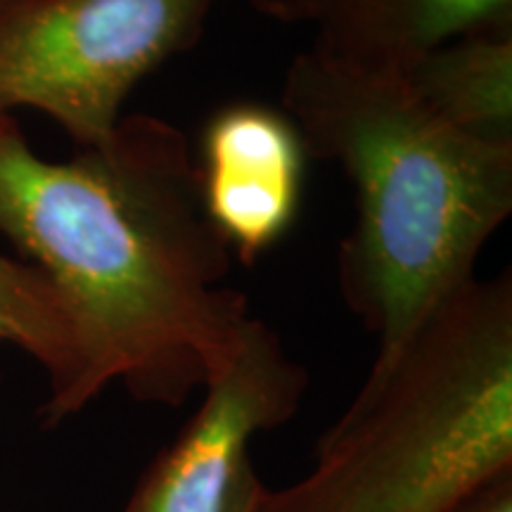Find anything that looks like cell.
<instances>
[{
    "label": "cell",
    "mask_w": 512,
    "mask_h": 512,
    "mask_svg": "<svg viewBox=\"0 0 512 512\" xmlns=\"http://www.w3.org/2000/svg\"><path fill=\"white\" fill-rule=\"evenodd\" d=\"M283 110L309 157L349 178L356 223L339 245V292L377 337L373 366L399 351L512 214V145H486L427 110L401 74L304 50Z\"/></svg>",
    "instance_id": "cell-2"
},
{
    "label": "cell",
    "mask_w": 512,
    "mask_h": 512,
    "mask_svg": "<svg viewBox=\"0 0 512 512\" xmlns=\"http://www.w3.org/2000/svg\"><path fill=\"white\" fill-rule=\"evenodd\" d=\"M304 140L280 107L233 102L207 121L195 159L216 233L245 264L285 238L302 204Z\"/></svg>",
    "instance_id": "cell-6"
},
{
    "label": "cell",
    "mask_w": 512,
    "mask_h": 512,
    "mask_svg": "<svg viewBox=\"0 0 512 512\" xmlns=\"http://www.w3.org/2000/svg\"><path fill=\"white\" fill-rule=\"evenodd\" d=\"M313 3L316 0H249V5L261 15L278 19V22H311Z\"/></svg>",
    "instance_id": "cell-11"
},
{
    "label": "cell",
    "mask_w": 512,
    "mask_h": 512,
    "mask_svg": "<svg viewBox=\"0 0 512 512\" xmlns=\"http://www.w3.org/2000/svg\"><path fill=\"white\" fill-rule=\"evenodd\" d=\"M216 0H3L0 117L46 114L88 150L124 119L133 88L192 48Z\"/></svg>",
    "instance_id": "cell-4"
},
{
    "label": "cell",
    "mask_w": 512,
    "mask_h": 512,
    "mask_svg": "<svg viewBox=\"0 0 512 512\" xmlns=\"http://www.w3.org/2000/svg\"><path fill=\"white\" fill-rule=\"evenodd\" d=\"M309 373L264 320L249 318L235 354L204 399L159 451L121 512H226L249 444L297 415Z\"/></svg>",
    "instance_id": "cell-5"
},
{
    "label": "cell",
    "mask_w": 512,
    "mask_h": 512,
    "mask_svg": "<svg viewBox=\"0 0 512 512\" xmlns=\"http://www.w3.org/2000/svg\"><path fill=\"white\" fill-rule=\"evenodd\" d=\"M0 344L22 349L46 370L50 396L43 406L48 425L69 418L76 380L72 332L55 292L41 273L22 259L0 252Z\"/></svg>",
    "instance_id": "cell-9"
},
{
    "label": "cell",
    "mask_w": 512,
    "mask_h": 512,
    "mask_svg": "<svg viewBox=\"0 0 512 512\" xmlns=\"http://www.w3.org/2000/svg\"><path fill=\"white\" fill-rule=\"evenodd\" d=\"M453 512H512V472L491 479Z\"/></svg>",
    "instance_id": "cell-10"
},
{
    "label": "cell",
    "mask_w": 512,
    "mask_h": 512,
    "mask_svg": "<svg viewBox=\"0 0 512 512\" xmlns=\"http://www.w3.org/2000/svg\"><path fill=\"white\" fill-rule=\"evenodd\" d=\"M313 53L366 72L406 76L432 50L510 27L512 0H316Z\"/></svg>",
    "instance_id": "cell-7"
},
{
    "label": "cell",
    "mask_w": 512,
    "mask_h": 512,
    "mask_svg": "<svg viewBox=\"0 0 512 512\" xmlns=\"http://www.w3.org/2000/svg\"><path fill=\"white\" fill-rule=\"evenodd\" d=\"M0 3H3V0H0Z\"/></svg>",
    "instance_id": "cell-13"
},
{
    "label": "cell",
    "mask_w": 512,
    "mask_h": 512,
    "mask_svg": "<svg viewBox=\"0 0 512 512\" xmlns=\"http://www.w3.org/2000/svg\"><path fill=\"white\" fill-rule=\"evenodd\" d=\"M261 484H264V482H261L259 472H256L254 463L249 460V463L242 467L238 484H235L233 494H230L226 512H254L256 496H259Z\"/></svg>",
    "instance_id": "cell-12"
},
{
    "label": "cell",
    "mask_w": 512,
    "mask_h": 512,
    "mask_svg": "<svg viewBox=\"0 0 512 512\" xmlns=\"http://www.w3.org/2000/svg\"><path fill=\"white\" fill-rule=\"evenodd\" d=\"M512 472V278L472 275L323 434L313 467L254 512H453Z\"/></svg>",
    "instance_id": "cell-3"
},
{
    "label": "cell",
    "mask_w": 512,
    "mask_h": 512,
    "mask_svg": "<svg viewBox=\"0 0 512 512\" xmlns=\"http://www.w3.org/2000/svg\"><path fill=\"white\" fill-rule=\"evenodd\" d=\"M0 233L67 318L69 418L117 382L140 403L183 406L252 318L245 294L223 285L233 252L204 209L188 138L152 114H128L67 162L0 117Z\"/></svg>",
    "instance_id": "cell-1"
},
{
    "label": "cell",
    "mask_w": 512,
    "mask_h": 512,
    "mask_svg": "<svg viewBox=\"0 0 512 512\" xmlns=\"http://www.w3.org/2000/svg\"><path fill=\"white\" fill-rule=\"evenodd\" d=\"M406 79L453 131L486 145H512V24L448 41Z\"/></svg>",
    "instance_id": "cell-8"
}]
</instances>
